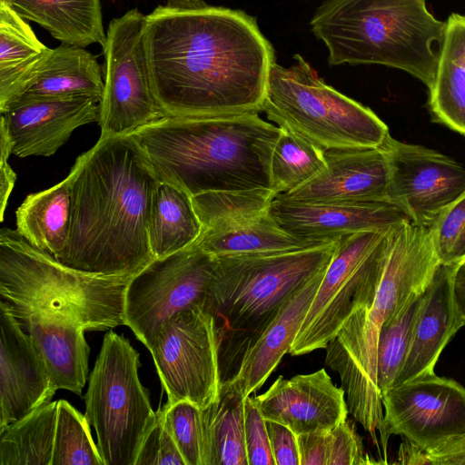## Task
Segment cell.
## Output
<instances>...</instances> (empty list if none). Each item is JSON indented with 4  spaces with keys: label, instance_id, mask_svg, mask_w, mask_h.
Masks as SVG:
<instances>
[{
    "label": "cell",
    "instance_id": "cell-17",
    "mask_svg": "<svg viewBox=\"0 0 465 465\" xmlns=\"http://www.w3.org/2000/svg\"><path fill=\"white\" fill-rule=\"evenodd\" d=\"M0 431L51 401L56 391L32 339L0 302Z\"/></svg>",
    "mask_w": 465,
    "mask_h": 465
},
{
    "label": "cell",
    "instance_id": "cell-35",
    "mask_svg": "<svg viewBox=\"0 0 465 465\" xmlns=\"http://www.w3.org/2000/svg\"><path fill=\"white\" fill-rule=\"evenodd\" d=\"M421 295L414 299L393 321L381 325L377 354V381L381 393L392 387L404 365Z\"/></svg>",
    "mask_w": 465,
    "mask_h": 465
},
{
    "label": "cell",
    "instance_id": "cell-3",
    "mask_svg": "<svg viewBox=\"0 0 465 465\" xmlns=\"http://www.w3.org/2000/svg\"><path fill=\"white\" fill-rule=\"evenodd\" d=\"M280 131L259 113H244L164 116L131 135L159 181L193 197L210 192L272 190L271 158Z\"/></svg>",
    "mask_w": 465,
    "mask_h": 465
},
{
    "label": "cell",
    "instance_id": "cell-31",
    "mask_svg": "<svg viewBox=\"0 0 465 465\" xmlns=\"http://www.w3.org/2000/svg\"><path fill=\"white\" fill-rule=\"evenodd\" d=\"M9 5L0 3V100L50 52Z\"/></svg>",
    "mask_w": 465,
    "mask_h": 465
},
{
    "label": "cell",
    "instance_id": "cell-19",
    "mask_svg": "<svg viewBox=\"0 0 465 465\" xmlns=\"http://www.w3.org/2000/svg\"><path fill=\"white\" fill-rule=\"evenodd\" d=\"M270 214L286 232L315 242H334L359 232L385 231L410 220L389 202L308 203L274 198Z\"/></svg>",
    "mask_w": 465,
    "mask_h": 465
},
{
    "label": "cell",
    "instance_id": "cell-23",
    "mask_svg": "<svg viewBox=\"0 0 465 465\" xmlns=\"http://www.w3.org/2000/svg\"><path fill=\"white\" fill-rule=\"evenodd\" d=\"M12 314L32 339L55 388L81 395L87 379L89 358L84 328L76 321L61 315Z\"/></svg>",
    "mask_w": 465,
    "mask_h": 465
},
{
    "label": "cell",
    "instance_id": "cell-12",
    "mask_svg": "<svg viewBox=\"0 0 465 465\" xmlns=\"http://www.w3.org/2000/svg\"><path fill=\"white\" fill-rule=\"evenodd\" d=\"M219 336L203 303L172 317L148 349L169 403L189 401L204 409L217 400L222 376Z\"/></svg>",
    "mask_w": 465,
    "mask_h": 465
},
{
    "label": "cell",
    "instance_id": "cell-36",
    "mask_svg": "<svg viewBox=\"0 0 465 465\" xmlns=\"http://www.w3.org/2000/svg\"><path fill=\"white\" fill-rule=\"evenodd\" d=\"M440 264L465 265V190L430 226Z\"/></svg>",
    "mask_w": 465,
    "mask_h": 465
},
{
    "label": "cell",
    "instance_id": "cell-27",
    "mask_svg": "<svg viewBox=\"0 0 465 465\" xmlns=\"http://www.w3.org/2000/svg\"><path fill=\"white\" fill-rule=\"evenodd\" d=\"M215 256L297 251L328 242L301 240L283 231L269 212L203 230L195 242Z\"/></svg>",
    "mask_w": 465,
    "mask_h": 465
},
{
    "label": "cell",
    "instance_id": "cell-1",
    "mask_svg": "<svg viewBox=\"0 0 465 465\" xmlns=\"http://www.w3.org/2000/svg\"><path fill=\"white\" fill-rule=\"evenodd\" d=\"M143 44L153 92L166 116L262 112L275 53L256 17L205 5H158Z\"/></svg>",
    "mask_w": 465,
    "mask_h": 465
},
{
    "label": "cell",
    "instance_id": "cell-15",
    "mask_svg": "<svg viewBox=\"0 0 465 465\" xmlns=\"http://www.w3.org/2000/svg\"><path fill=\"white\" fill-rule=\"evenodd\" d=\"M325 168L275 198L308 203L388 202V166L380 146L324 149Z\"/></svg>",
    "mask_w": 465,
    "mask_h": 465
},
{
    "label": "cell",
    "instance_id": "cell-13",
    "mask_svg": "<svg viewBox=\"0 0 465 465\" xmlns=\"http://www.w3.org/2000/svg\"><path fill=\"white\" fill-rule=\"evenodd\" d=\"M380 147L388 166V202L414 224L430 227L465 190V167L440 152L390 134Z\"/></svg>",
    "mask_w": 465,
    "mask_h": 465
},
{
    "label": "cell",
    "instance_id": "cell-22",
    "mask_svg": "<svg viewBox=\"0 0 465 465\" xmlns=\"http://www.w3.org/2000/svg\"><path fill=\"white\" fill-rule=\"evenodd\" d=\"M458 269L440 264L422 293L409 352L392 386L434 372L441 351L463 327L453 295Z\"/></svg>",
    "mask_w": 465,
    "mask_h": 465
},
{
    "label": "cell",
    "instance_id": "cell-7",
    "mask_svg": "<svg viewBox=\"0 0 465 465\" xmlns=\"http://www.w3.org/2000/svg\"><path fill=\"white\" fill-rule=\"evenodd\" d=\"M294 61L271 69L262 104L269 120L323 149L382 143L389 130L373 111L328 85L302 55Z\"/></svg>",
    "mask_w": 465,
    "mask_h": 465
},
{
    "label": "cell",
    "instance_id": "cell-10",
    "mask_svg": "<svg viewBox=\"0 0 465 465\" xmlns=\"http://www.w3.org/2000/svg\"><path fill=\"white\" fill-rule=\"evenodd\" d=\"M144 17L134 8L109 23L103 45L100 137L129 135L166 116L151 84L143 44Z\"/></svg>",
    "mask_w": 465,
    "mask_h": 465
},
{
    "label": "cell",
    "instance_id": "cell-41",
    "mask_svg": "<svg viewBox=\"0 0 465 465\" xmlns=\"http://www.w3.org/2000/svg\"><path fill=\"white\" fill-rule=\"evenodd\" d=\"M364 454L361 440L354 426L346 420L330 432L327 465H360L373 463Z\"/></svg>",
    "mask_w": 465,
    "mask_h": 465
},
{
    "label": "cell",
    "instance_id": "cell-38",
    "mask_svg": "<svg viewBox=\"0 0 465 465\" xmlns=\"http://www.w3.org/2000/svg\"><path fill=\"white\" fill-rule=\"evenodd\" d=\"M399 460L402 464L465 465V432L426 449H420L406 440L401 446Z\"/></svg>",
    "mask_w": 465,
    "mask_h": 465
},
{
    "label": "cell",
    "instance_id": "cell-14",
    "mask_svg": "<svg viewBox=\"0 0 465 465\" xmlns=\"http://www.w3.org/2000/svg\"><path fill=\"white\" fill-rule=\"evenodd\" d=\"M387 438L402 436L426 449L465 432V387L432 373L420 375L381 393Z\"/></svg>",
    "mask_w": 465,
    "mask_h": 465
},
{
    "label": "cell",
    "instance_id": "cell-6",
    "mask_svg": "<svg viewBox=\"0 0 465 465\" xmlns=\"http://www.w3.org/2000/svg\"><path fill=\"white\" fill-rule=\"evenodd\" d=\"M335 242L216 257L203 305L215 319L220 345L231 338L242 352L289 295L329 264Z\"/></svg>",
    "mask_w": 465,
    "mask_h": 465
},
{
    "label": "cell",
    "instance_id": "cell-16",
    "mask_svg": "<svg viewBox=\"0 0 465 465\" xmlns=\"http://www.w3.org/2000/svg\"><path fill=\"white\" fill-rule=\"evenodd\" d=\"M255 401L265 420L284 425L296 435L330 432L349 412L343 389L324 369L291 379L279 376Z\"/></svg>",
    "mask_w": 465,
    "mask_h": 465
},
{
    "label": "cell",
    "instance_id": "cell-46",
    "mask_svg": "<svg viewBox=\"0 0 465 465\" xmlns=\"http://www.w3.org/2000/svg\"><path fill=\"white\" fill-rule=\"evenodd\" d=\"M205 5L204 0H167V5L176 8H195Z\"/></svg>",
    "mask_w": 465,
    "mask_h": 465
},
{
    "label": "cell",
    "instance_id": "cell-33",
    "mask_svg": "<svg viewBox=\"0 0 465 465\" xmlns=\"http://www.w3.org/2000/svg\"><path fill=\"white\" fill-rule=\"evenodd\" d=\"M275 198L269 189L210 192L192 197L202 231L266 213Z\"/></svg>",
    "mask_w": 465,
    "mask_h": 465
},
{
    "label": "cell",
    "instance_id": "cell-43",
    "mask_svg": "<svg viewBox=\"0 0 465 465\" xmlns=\"http://www.w3.org/2000/svg\"><path fill=\"white\" fill-rule=\"evenodd\" d=\"M330 432L296 435L300 465L328 464Z\"/></svg>",
    "mask_w": 465,
    "mask_h": 465
},
{
    "label": "cell",
    "instance_id": "cell-8",
    "mask_svg": "<svg viewBox=\"0 0 465 465\" xmlns=\"http://www.w3.org/2000/svg\"><path fill=\"white\" fill-rule=\"evenodd\" d=\"M139 366V353L125 337L113 331L104 335L84 396L85 417L95 429L104 465H135L155 421Z\"/></svg>",
    "mask_w": 465,
    "mask_h": 465
},
{
    "label": "cell",
    "instance_id": "cell-5",
    "mask_svg": "<svg viewBox=\"0 0 465 465\" xmlns=\"http://www.w3.org/2000/svg\"><path fill=\"white\" fill-rule=\"evenodd\" d=\"M133 276H103L67 267L17 229L0 231V294L12 313L61 315L85 331L124 324V293Z\"/></svg>",
    "mask_w": 465,
    "mask_h": 465
},
{
    "label": "cell",
    "instance_id": "cell-2",
    "mask_svg": "<svg viewBox=\"0 0 465 465\" xmlns=\"http://www.w3.org/2000/svg\"><path fill=\"white\" fill-rule=\"evenodd\" d=\"M69 175V237L58 262L90 274L134 276L155 259L148 226L160 181L131 134L100 137Z\"/></svg>",
    "mask_w": 465,
    "mask_h": 465
},
{
    "label": "cell",
    "instance_id": "cell-4",
    "mask_svg": "<svg viewBox=\"0 0 465 465\" xmlns=\"http://www.w3.org/2000/svg\"><path fill=\"white\" fill-rule=\"evenodd\" d=\"M328 49L330 65L380 64L402 70L433 87L447 22L426 0H325L311 23Z\"/></svg>",
    "mask_w": 465,
    "mask_h": 465
},
{
    "label": "cell",
    "instance_id": "cell-42",
    "mask_svg": "<svg viewBox=\"0 0 465 465\" xmlns=\"http://www.w3.org/2000/svg\"><path fill=\"white\" fill-rule=\"evenodd\" d=\"M275 465H300L296 434L288 427L266 420Z\"/></svg>",
    "mask_w": 465,
    "mask_h": 465
},
{
    "label": "cell",
    "instance_id": "cell-44",
    "mask_svg": "<svg viewBox=\"0 0 465 465\" xmlns=\"http://www.w3.org/2000/svg\"><path fill=\"white\" fill-rule=\"evenodd\" d=\"M0 219L3 221L8 198L15 186L16 174L8 163L9 155L12 153V142L8 131L2 122H0Z\"/></svg>",
    "mask_w": 465,
    "mask_h": 465
},
{
    "label": "cell",
    "instance_id": "cell-25",
    "mask_svg": "<svg viewBox=\"0 0 465 465\" xmlns=\"http://www.w3.org/2000/svg\"><path fill=\"white\" fill-rule=\"evenodd\" d=\"M9 5L62 44L103 47L106 41L100 0H10Z\"/></svg>",
    "mask_w": 465,
    "mask_h": 465
},
{
    "label": "cell",
    "instance_id": "cell-11",
    "mask_svg": "<svg viewBox=\"0 0 465 465\" xmlns=\"http://www.w3.org/2000/svg\"><path fill=\"white\" fill-rule=\"evenodd\" d=\"M215 265L216 257L196 243L155 258L127 284L124 325L149 349L172 317L204 302Z\"/></svg>",
    "mask_w": 465,
    "mask_h": 465
},
{
    "label": "cell",
    "instance_id": "cell-26",
    "mask_svg": "<svg viewBox=\"0 0 465 465\" xmlns=\"http://www.w3.org/2000/svg\"><path fill=\"white\" fill-rule=\"evenodd\" d=\"M244 401L236 387L224 380L217 400L200 409L203 465H248Z\"/></svg>",
    "mask_w": 465,
    "mask_h": 465
},
{
    "label": "cell",
    "instance_id": "cell-34",
    "mask_svg": "<svg viewBox=\"0 0 465 465\" xmlns=\"http://www.w3.org/2000/svg\"><path fill=\"white\" fill-rule=\"evenodd\" d=\"M85 417L64 400L57 401L51 465H104Z\"/></svg>",
    "mask_w": 465,
    "mask_h": 465
},
{
    "label": "cell",
    "instance_id": "cell-30",
    "mask_svg": "<svg viewBox=\"0 0 465 465\" xmlns=\"http://www.w3.org/2000/svg\"><path fill=\"white\" fill-rule=\"evenodd\" d=\"M56 417L49 401L0 431V465H51Z\"/></svg>",
    "mask_w": 465,
    "mask_h": 465
},
{
    "label": "cell",
    "instance_id": "cell-32",
    "mask_svg": "<svg viewBox=\"0 0 465 465\" xmlns=\"http://www.w3.org/2000/svg\"><path fill=\"white\" fill-rule=\"evenodd\" d=\"M280 129L271 158V183L275 197L304 184L326 166L322 147L288 129Z\"/></svg>",
    "mask_w": 465,
    "mask_h": 465
},
{
    "label": "cell",
    "instance_id": "cell-18",
    "mask_svg": "<svg viewBox=\"0 0 465 465\" xmlns=\"http://www.w3.org/2000/svg\"><path fill=\"white\" fill-rule=\"evenodd\" d=\"M99 117L100 102L79 96L16 104L1 114L0 122L8 131L12 153L25 158L53 155L76 128Z\"/></svg>",
    "mask_w": 465,
    "mask_h": 465
},
{
    "label": "cell",
    "instance_id": "cell-45",
    "mask_svg": "<svg viewBox=\"0 0 465 465\" xmlns=\"http://www.w3.org/2000/svg\"><path fill=\"white\" fill-rule=\"evenodd\" d=\"M453 295L459 316L465 326V265L460 267L455 274Z\"/></svg>",
    "mask_w": 465,
    "mask_h": 465
},
{
    "label": "cell",
    "instance_id": "cell-39",
    "mask_svg": "<svg viewBox=\"0 0 465 465\" xmlns=\"http://www.w3.org/2000/svg\"><path fill=\"white\" fill-rule=\"evenodd\" d=\"M186 465L185 461L161 413L146 433L135 461V465Z\"/></svg>",
    "mask_w": 465,
    "mask_h": 465
},
{
    "label": "cell",
    "instance_id": "cell-40",
    "mask_svg": "<svg viewBox=\"0 0 465 465\" xmlns=\"http://www.w3.org/2000/svg\"><path fill=\"white\" fill-rule=\"evenodd\" d=\"M244 439L248 465H275L266 420L251 395L244 401Z\"/></svg>",
    "mask_w": 465,
    "mask_h": 465
},
{
    "label": "cell",
    "instance_id": "cell-9",
    "mask_svg": "<svg viewBox=\"0 0 465 465\" xmlns=\"http://www.w3.org/2000/svg\"><path fill=\"white\" fill-rule=\"evenodd\" d=\"M389 230L359 232L336 240L288 353L298 356L325 349L357 310L371 307L387 253Z\"/></svg>",
    "mask_w": 465,
    "mask_h": 465
},
{
    "label": "cell",
    "instance_id": "cell-21",
    "mask_svg": "<svg viewBox=\"0 0 465 465\" xmlns=\"http://www.w3.org/2000/svg\"><path fill=\"white\" fill-rule=\"evenodd\" d=\"M327 266L291 293L262 331L242 351L239 367L228 381L244 398L262 387L284 354L289 352Z\"/></svg>",
    "mask_w": 465,
    "mask_h": 465
},
{
    "label": "cell",
    "instance_id": "cell-28",
    "mask_svg": "<svg viewBox=\"0 0 465 465\" xmlns=\"http://www.w3.org/2000/svg\"><path fill=\"white\" fill-rule=\"evenodd\" d=\"M71 177L31 193L16 210L17 231L33 245L56 258L65 248L70 227Z\"/></svg>",
    "mask_w": 465,
    "mask_h": 465
},
{
    "label": "cell",
    "instance_id": "cell-20",
    "mask_svg": "<svg viewBox=\"0 0 465 465\" xmlns=\"http://www.w3.org/2000/svg\"><path fill=\"white\" fill-rule=\"evenodd\" d=\"M104 88L96 56L83 47L62 44L0 100V113L16 104L41 99L85 96L101 102Z\"/></svg>",
    "mask_w": 465,
    "mask_h": 465
},
{
    "label": "cell",
    "instance_id": "cell-47",
    "mask_svg": "<svg viewBox=\"0 0 465 465\" xmlns=\"http://www.w3.org/2000/svg\"><path fill=\"white\" fill-rule=\"evenodd\" d=\"M10 0H0V3L9 5Z\"/></svg>",
    "mask_w": 465,
    "mask_h": 465
},
{
    "label": "cell",
    "instance_id": "cell-29",
    "mask_svg": "<svg viewBox=\"0 0 465 465\" xmlns=\"http://www.w3.org/2000/svg\"><path fill=\"white\" fill-rule=\"evenodd\" d=\"M148 233L154 258L195 243L202 233V223L192 196L173 183L160 181L153 196Z\"/></svg>",
    "mask_w": 465,
    "mask_h": 465
},
{
    "label": "cell",
    "instance_id": "cell-37",
    "mask_svg": "<svg viewBox=\"0 0 465 465\" xmlns=\"http://www.w3.org/2000/svg\"><path fill=\"white\" fill-rule=\"evenodd\" d=\"M158 411L186 465H203L200 409L189 401L167 402Z\"/></svg>",
    "mask_w": 465,
    "mask_h": 465
},
{
    "label": "cell",
    "instance_id": "cell-24",
    "mask_svg": "<svg viewBox=\"0 0 465 465\" xmlns=\"http://www.w3.org/2000/svg\"><path fill=\"white\" fill-rule=\"evenodd\" d=\"M446 22L429 106L434 121L465 136V15L452 13Z\"/></svg>",
    "mask_w": 465,
    "mask_h": 465
}]
</instances>
